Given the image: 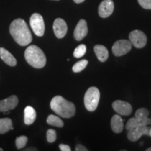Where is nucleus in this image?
I'll return each instance as SVG.
<instances>
[{
  "instance_id": "obj_31",
  "label": "nucleus",
  "mask_w": 151,
  "mask_h": 151,
  "mask_svg": "<svg viewBox=\"0 0 151 151\" xmlns=\"http://www.w3.org/2000/svg\"><path fill=\"white\" fill-rule=\"evenodd\" d=\"M149 136L151 137V127H150V130H149Z\"/></svg>"
},
{
  "instance_id": "obj_10",
  "label": "nucleus",
  "mask_w": 151,
  "mask_h": 151,
  "mask_svg": "<svg viewBox=\"0 0 151 151\" xmlns=\"http://www.w3.org/2000/svg\"><path fill=\"white\" fill-rule=\"evenodd\" d=\"M113 10H114V3L112 0H104L99 6L98 13L100 17L106 18L113 14Z\"/></svg>"
},
{
  "instance_id": "obj_1",
  "label": "nucleus",
  "mask_w": 151,
  "mask_h": 151,
  "mask_svg": "<svg viewBox=\"0 0 151 151\" xmlns=\"http://www.w3.org/2000/svg\"><path fill=\"white\" fill-rule=\"evenodd\" d=\"M9 32L15 41L21 46H27L32 41V36L27 24L21 18L16 19L11 22Z\"/></svg>"
},
{
  "instance_id": "obj_17",
  "label": "nucleus",
  "mask_w": 151,
  "mask_h": 151,
  "mask_svg": "<svg viewBox=\"0 0 151 151\" xmlns=\"http://www.w3.org/2000/svg\"><path fill=\"white\" fill-rule=\"evenodd\" d=\"M94 51L100 62H104L109 58V51L107 48L102 45H96L94 47Z\"/></svg>"
},
{
  "instance_id": "obj_6",
  "label": "nucleus",
  "mask_w": 151,
  "mask_h": 151,
  "mask_svg": "<svg viewBox=\"0 0 151 151\" xmlns=\"http://www.w3.org/2000/svg\"><path fill=\"white\" fill-rule=\"evenodd\" d=\"M132 44L128 40H119L113 44L112 52L115 56L120 57L128 53L132 50Z\"/></svg>"
},
{
  "instance_id": "obj_12",
  "label": "nucleus",
  "mask_w": 151,
  "mask_h": 151,
  "mask_svg": "<svg viewBox=\"0 0 151 151\" xmlns=\"http://www.w3.org/2000/svg\"><path fill=\"white\" fill-rule=\"evenodd\" d=\"M18 104V98L16 95H11L6 99L0 101V111L6 112L14 109Z\"/></svg>"
},
{
  "instance_id": "obj_20",
  "label": "nucleus",
  "mask_w": 151,
  "mask_h": 151,
  "mask_svg": "<svg viewBox=\"0 0 151 151\" xmlns=\"http://www.w3.org/2000/svg\"><path fill=\"white\" fill-rule=\"evenodd\" d=\"M148 125L146 122L140 121V120H137L135 118H132L128 120L127 124H126V129L129 130L134 129L136 127H143V126H146Z\"/></svg>"
},
{
  "instance_id": "obj_14",
  "label": "nucleus",
  "mask_w": 151,
  "mask_h": 151,
  "mask_svg": "<svg viewBox=\"0 0 151 151\" xmlns=\"http://www.w3.org/2000/svg\"><path fill=\"white\" fill-rule=\"evenodd\" d=\"M0 58L6 65L11 67L17 65V60L14 56L4 48H0Z\"/></svg>"
},
{
  "instance_id": "obj_28",
  "label": "nucleus",
  "mask_w": 151,
  "mask_h": 151,
  "mask_svg": "<svg viewBox=\"0 0 151 151\" xmlns=\"http://www.w3.org/2000/svg\"><path fill=\"white\" fill-rule=\"evenodd\" d=\"M75 150L76 151H88V149L86 148V147H85L84 146H83V145H81V144L77 145V146H76Z\"/></svg>"
},
{
  "instance_id": "obj_16",
  "label": "nucleus",
  "mask_w": 151,
  "mask_h": 151,
  "mask_svg": "<svg viewBox=\"0 0 151 151\" xmlns=\"http://www.w3.org/2000/svg\"><path fill=\"white\" fill-rule=\"evenodd\" d=\"M111 129L115 133H120L123 130L124 123L121 117L119 115H114L111 120Z\"/></svg>"
},
{
  "instance_id": "obj_27",
  "label": "nucleus",
  "mask_w": 151,
  "mask_h": 151,
  "mask_svg": "<svg viewBox=\"0 0 151 151\" xmlns=\"http://www.w3.org/2000/svg\"><path fill=\"white\" fill-rule=\"evenodd\" d=\"M60 149L62 151H71V149L70 148V146H68V145H66V144H60Z\"/></svg>"
},
{
  "instance_id": "obj_24",
  "label": "nucleus",
  "mask_w": 151,
  "mask_h": 151,
  "mask_svg": "<svg viewBox=\"0 0 151 151\" xmlns=\"http://www.w3.org/2000/svg\"><path fill=\"white\" fill-rule=\"evenodd\" d=\"M28 141V139L26 136H20L17 137L16 139V146L18 149L23 148L26 146Z\"/></svg>"
},
{
  "instance_id": "obj_2",
  "label": "nucleus",
  "mask_w": 151,
  "mask_h": 151,
  "mask_svg": "<svg viewBox=\"0 0 151 151\" xmlns=\"http://www.w3.org/2000/svg\"><path fill=\"white\" fill-rule=\"evenodd\" d=\"M50 105L52 110L62 118H69L75 115L74 104L67 101L62 96L58 95L54 97L50 101Z\"/></svg>"
},
{
  "instance_id": "obj_11",
  "label": "nucleus",
  "mask_w": 151,
  "mask_h": 151,
  "mask_svg": "<svg viewBox=\"0 0 151 151\" xmlns=\"http://www.w3.org/2000/svg\"><path fill=\"white\" fill-rule=\"evenodd\" d=\"M53 31L55 35L58 39H62L65 37L67 33V24L63 19L57 18L53 22Z\"/></svg>"
},
{
  "instance_id": "obj_18",
  "label": "nucleus",
  "mask_w": 151,
  "mask_h": 151,
  "mask_svg": "<svg viewBox=\"0 0 151 151\" xmlns=\"http://www.w3.org/2000/svg\"><path fill=\"white\" fill-rule=\"evenodd\" d=\"M149 111L146 108H140L136 111L135 113V118L140 121L146 122L148 125L151 124V118H148Z\"/></svg>"
},
{
  "instance_id": "obj_30",
  "label": "nucleus",
  "mask_w": 151,
  "mask_h": 151,
  "mask_svg": "<svg viewBox=\"0 0 151 151\" xmlns=\"http://www.w3.org/2000/svg\"><path fill=\"white\" fill-rule=\"evenodd\" d=\"M85 0H73V1H74L75 3L76 4H80V3H82Z\"/></svg>"
},
{
  "instance_id": "obj_22",
  "label": "nucleus",
  "mask_w": 151,
  "mask_h": 151,
  "mask_svg": "<svg viewBox=\"0 0 151 151\" xmlns=\"http://www.w3.org/2000/svg\"><path fill=\"white\" fill-rule=\"evenodd\" d=\"M88 64V60H81V61L76 62V63L73 66L72 70L73 72L75 73L81 72V71H82L85 68L87 67Z\"/></svg>"
},
{
  "instance_id": "obj_13",
  "label": "nucleus",
  "mask_w": 151,
  "mask_h": 151,
  "mask_svg": "<svg viewBox=\"0 0 151 151\" xmlns=\"http://www.w3.org/2000/svg\"><path fill=\"white\" fill-rule=\"evenodd\" d=\"M88 25H87V22L83 19H81L77 24L76 27L74 32H73V36H74L75 39L76 41L82 40L88 35Z\"/></svg>"
},
{
  "instance_id": "obj_19",
  "label": "nucleus",
  "mask_w": 151,
  "mask_h": 151,
  "mask_svg": "<svg viewBox=\"0 0 151 151\" xmlns=\"http://www.w3.org/2000/svg\"><path fill=\"white\" fill-rule=\"evenodd\" d=\"M11 129H14L11 119L9 118H0V134H3Z\"/></svg>"
},
{
  "instance_id": "obj_5",
  "label": "nucleus",
  "mask_w": 151,
  "mask_h": 151,
  "mask_svg": "<svg viewBox=\"0 0 151 151\" xmlns=\"http://www.w3.org/2000/svg\"><path fill=\"white\" fill-rule=\"evenodd\" d=\"M30 27L33 30L34 33L38 37H42L45 32L44 20L41 15L39 14H33L30 17Z\"/></svg>"
},
{
  "instance_id": "obj_34",
  "label": "nucleus",
  "mask_w": 151,
  "mask_h": 151,
  "mask_svg": "<svg viewBox=\"0 0 151 151\" xmlns=\"http://www.w3.org/2000/svg\"><path fill=\"white\" fill-rule=\"evenodd\" d=\"M52 1H59V0H52Z\"/></svg>"
},
{
  "instance_id": "obj_25",
  "label": "nucleus",
  "mask_w": 151,
  "mask_h": 151,
  "mask_svg": "<svg viewBox=\"0 0 151 151\" xmlns=\"http://www.w3.org/2000/svg\"><path fill=\"white\" fill-rule=\"evenodd\" d=\"M47 137V141L48 143H53L56 141L57 139V134L55 130L50 129L47 131L46 134Z\"/></svg>"
},
{
  "instance_id": "obj_4",
  "label": "nucleus",
  "mask_w": 151,
  "mask_h": 151,
  "mask_svg": "<svg viewBox=\"0 0 151 151\" xmlns=\"http://www.w3.org/2000/svg\"><path fill=\"white\" fill-rule=\"evenodd\" d=\"M100 99V92L96 87H90L84 96V104L86 109L94 111L97 109Z\"/></svg>"
},
{
  "instance_id": "obj_9",
  "label": "nucleus",
  "mask_w": 151,
  "mask_h": 151,
  "mask_svg": "<svg viewBox=\"0 0 151 151\" xmlns=\"http://www.w3.org/2000/svg\"><path fill=\"white\" fill-rule=\"evenodd\" d=\"M150 127L148 125L143 126V127H136L128 131L127 138L129 141L134 142L139 140L143 135L149 136V130Z\"/></svg>"
},
{
  "instance_id": "obj_7",
  "label": "nucleus",
  "mask_w": 151,
  "mask_h": 151,
  "mask_svg": "<svg viewBox=\"0 0 151 151\" xmlns=\"http://www.w3.org/2000/svg\"><path fill=\"white\" fill-rule=\"evenodd\" d=\"M129 41L132 46L137 48H142L147 43V37L144 32L140 30H134L129 36Z\"/></svg>"
},
{
  "instance_id": "obj_23",
  "label": "nucleus",
  "mask_w": 151,
  "mask_h": 151,
  "mask_svg": "<svg viewBox=\"0 0 151 151\" xmlns=\"http://www.w3.org/2000/svg\"><path fill=\"white\" fill-rule=\"evenodd\" d=\"M86 50H87V48L86 45L84 44L79 45L78 47L76 48L74 51H73V56H74L76 58H82V57L86 54Z\"/></svg>"
},
{
  "instance_id": "obj_3",
  "label": "nucleus",
  "mask_w": 151,
  "mask_h": 151,
  "mask_svg": "<svg viewBox=\"0 0 151 151\" xmlns=\"http://www.w3.org/2000/svg\"><path fill=\"white\" fill-rule=\"evenodd\" d=\"M24 58L29 65L36 69H41L46 65V57L40 48L29 46L24 51Z\"/></svg>"
},
{
  "instance_id": "obj_26",
  "label": "nucleus",
  "mask_w": 151,
  "mask_h": 151,
  "mask_svg": "<svg viewBox=\"0 0 151 151\" xmlns=\"http://www.w3.org/2000/svg\"><path fill=\"white\" fill-rule=\"evenodd\" d=\"M141 7L145 9H151V0H138Z\"/></svg>"
},
{
  "instance_id": "obj_29",
  "label": "nucleus",
  "mask_w": 151,
  "mask_h": 151,
  "mask_svg": "<svg viewBox=\"0 0 151 151\" xmlns=\"http://www.w3.org/2000/svg\"><path fill=\"white\" fill-rule=\"evenodd\" d=\"M24 150L25 151H31V150H33V151H35V150H38L37 148H27V149H24Z\"/></svg>"
},
{
  "instance_id": "obj_21",
  "label": "nucleus",
  "mask_w": 151,
  "mask_h": 151,
  "mask_svg": "<svg viewBox=\"0 0 151 151\" xmlns=\"http://www.w3.org/2000/svg\"><path fill=\"white\" fill-rule=\"evenodd\" d=\"M47 122L50 125L55 126L58 127H62L64 126V122L59 117L55 116V115H49L47 118Z\"/></svg>"
},
{
  "instance_id": "obj_32",
  "label": "nucleus",
  "mask_w": 151,
  "mask_h": 151,
  "mask_svg": "<svg viewBox=\"0 0 151 151\" xmlns=\"http://www.w3.org/2000/svg\"><path fill=\"white\" fill-rule=\"evenodd\" d=\"M146 151H151V147H150V148H147Z\"/></svg>"
},
{
  "instance_id": "obj_33",
  "label": "nucleus",
  "mask_w": 151,
  "mask_h": 151,
  "mask_svg": "<svg viewBox=\"0 0 151 151\" xmlns=\"http://www.w3.org/2000/svg\"><path fill=\"white\" fill-rule=\"evenodd\" d=\"M3 150V149L2 148H0V151H2Z\"/></svg>"
},
{
  "instance_id": "obj_15",
  "label": "nucleus",
  "mask_w": 151,
  "mask_h": 151,
  "mask_svg": "<svg viewBox=\"0 0 151 151\" xmlns=\"http://www.w3.org/2000/svg\"><path fill=\"white\" fill-rule=\"evenodd\" d=\"M37 118V113L33 107L28 106L24 111V122L27 125H30L35 122Z\"/></svg>"
},
{
  "instance_id": "obj_8",
  "label": "nucleus",
  "mask_w": 151,
  "mask_h": 151,
  "mask_svg": "<svg viewBox=\"0 0 151 151\" xmlns=\"http://www.w3.org/2000/svg\"><path fill=\"white\" fill-rule=\"evenodd\" d=\"M112 107L117 113L121 116H129L132 112L131 104L122 100H116L113 102Z\"/></svg>"
}]
</instances>
